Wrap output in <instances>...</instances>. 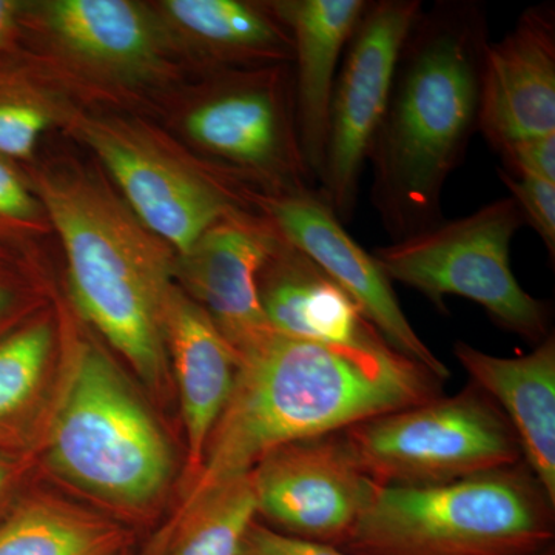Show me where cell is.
<instances>
[{
  "label": "cell",
  "mask_w": 555,
  "mask_h": 555,
  "mask_svg": "<svg viewBox=\"0 0 555 555\" xmlns=\"http://www.w3.org/2000/svg\"><path fill=\"white\" fill-rule=\"evenodd\" d=\"M554 503L525 462L436 486H378L341 550L352 555H535Z\"/></svg>",
  "instance_id": "5b68a950"
},
{
  "label": "cell",
  "mask_w": 555,
  "mask_h": 555,
  "mask_svg": "<svg viewBox=\"0 0 555 555\" xmlns=\"http://www.w3.org/2000/svg\"><path fill=\"white\" fill-rule=\"evenodd\" d=\"M478 131L495 152L555 133L554 3L529 7L505 38L486 46Z\"/></svg>",
  "instance_id": "5bb4252c"
},
{
  "label": "cell",
  "mask_w": 555,
  "mask_h": 555,
  "mask_svg": "<svg viewBox=\"0 0 555 555\" xmlns=\"http://www.w3.org/2000/svg\"><path fill=\"white\" fill-rule=\"evenodd\" d=\"M189 137L215 158L269 181L276 192L317 189L299 147L294 79L275 67L233 79L185 118Z\"/></svg>",
  "instance_id": "30bf717a"
},
{
  "label": "cell",
  "mask_w": 555,
  "mask_h": 555,
  "mask_svg": "<svg viewBox=\"0 0 555 555\" xmlns=\"http://www.w3.org/2000/svg\"><path fill=\"white\" fill-rule=\"evenodd\" d=\"M238 555H352L341 547L308 542L283 534L255 520L248 528Z\"/></svg>",
  "instance_id": "4316f807"
},
{
  "label": "cell",
  "mask_w": 555,
  "mask_h": 555,
  "mask_svg": "<svg viewBox=\"0 0 555 555\" xmlns=\"http://www.w3.org/2000/svg\"><path fill=\"white\" fill-rule=\"evenodd\" d=\"M535 555H554L553 546L546 547V550H543L542 553Z\"/></svg>",
  "instance_id": "1f68e13d"
},
{
  "label": "cell",
  "mask_w": 555,
  "mask_h": 555,
  "mask_svg": "<svg viewBox=\"0 0 555 555\" xmlns=\"http://www.w3.org/2000/svg\"><path fill=\"white\" fill-rule=\"evenodd\" d=\"M367 3L366 0H283L269 7L294 40L299 147L315 188L323 177L328 112L339 61Z\"/></svg>",
  "instance_id": "9a60e30c"
},
{
  "label": "cell",
  "mask_w": 555,
  "mask_h": 555,
  "mask_svg": "<svg viewBox=\"0 0 555 555\" xmlns=\"http://www.w3.org/2000/svg\"><path fill=\"white\" fill-rule=\"evenodd\" d=\"M129 550L126 526L53 494L30 496L0 525V555H122Z\"/></svg>",
  "instance_id": "ffe728a7"
},
{
  "label": "cell",
  "mask_w": 555,
  "mask_h": 555,
  "mask_svg": "<svg viewBox=\"0 0 555 555\" xmlns=\"http://www.w3.org/2000/svg\"><path fill=\"white\" fill-rule=\"evenodd\" d=\"M454 353L474 385L505 412L526 466L555 505L554 334L520 357L489 356L465 341L455 343Z\"/></svg>",
  "instance_id": "e0dca14e"
},
{
  "label": "cell",
  "mask_w": 555,
  "mask_h": 555,
  "mask_svg": "<svg viewBox=\"0 0 555 555\" xmlns=\"http://www.w3.org/2000/svg\"><path fill=\"white\" fill-rule=\"evenodd\" d=\"M46 438L50 469L126 518L149 516L173 476L169 440L100 347H73Z\"/></svg>",
  "instance_id": "277c9868"
},
{
  "label": "cell",
  "mask_w": 555,
  "mask_h": 555,
  "mask_svg": "<svg viewBox=\"0 0 555 555\" xmlns=\"http://www.w3.org/2000/svg\"><path fill=\"white\" fill-rule=\"evenodd\" d=\"M122 555H131L130 550L126 551V553H124Z\"/></svg>",
  "instance_id": "d6a6232c"
},
{
  "label": "cell",
  "mask_w": 555,
  "mask_h": 555,
  "mask_svg": "<svg viewBox=\"0 0 555 555\" xmlns=\"http://www.w3.org/2000/svg\"><path fill=\"white\" fill-rule=\"evenodd\" d=\"M43 22L65 53L107 75L141 76L159 60L156 25L127 0H53Z\"/></svg>",
  "instance_id": "d6986e66"
},
{
  "label": "cell",
  "mask_w": 555,
  "mask_h": 555,
  "mask_svg": "<svg viewBox=\"0 0 555 555\" xmlns=\"http://www.w3.org/2000/svg\"><path fill=\"white\" fill-rule=\"evenodd\" d=\"M238 374L208 438L195 483L170 517L185 513L273 449L426 403L443 396L438 377L382 335L357 345L305 341L272 332L238 353Z\"/></svg>",
  "instance_id": "6da1fadb"
},
{
  "label": "cell",
  "mask_w": 555,
  "mask_h": 555,
  "mask_svg": "<svg viewBox=\"0 0 555 555\" xmlns=\"http://www.w3.org/2000/svg\"><path fill=\"white\" fill-rule=\"evenodd\" d=\"M502 170L513 177L542 179L555 184V133L521 139L500 149Z\"/></svg>",
  "instance_id": "484cf974"
},
{
  "label": "cell",
  "mask_w": 555,
  "mask_h": 555,
  "mask_svg": "<svg viewBox=\"0 0 555 555\" xmlns=\"http://www.w3.org/2000/svg\"><path fill=\"white\" fill-rule=\"evenodd\" d=\"M14 480H16V466H14V463L9 462V460L0 456V503L9 495Z\"/></svg>",
  "instance_id": "f546056e"
},
{
  "label": "cell",
  "mask_w": 555,
  "mask_h": 555,
  "mask_svg": "<svg viewBox=\"0 0 555 555\" xmlns=\"http://www.w3.org/2000/svg\"><path fill=\"white\" fill-rule=\"evenodd\" d=\"M179 30L218 61H294V40L275 14L240 0H167Z\"/></svg>",
  "instance_id": "44dd1931"
},
{
  "label": "cell",
  "mask_w": 555,
  "mask_h": 555,
  "mask_svg": "<svg viewBox=\"0 0 555 555\" xmlns=\"http://www.w3.org/2000/svg\"><path fill=\"white\" fill-rule=\"evenodd\" d=\"M489 42L477 0H440L409 33L367 160L372 204L392 243L444 219V184L478 130Z\"/></svg>",
  "instance_id": "7a4b0ae2"
},
{
  "label": "cell",
  "mask_w": 555,
  "mask_h": 555,
  "mask_svg": "<svg viewBox=\"0 0 555 555\" xmlns=\"http://www.w3.org/2000/svg\"><path fill=\"white\" fill-rule=\"evenodd\" d=\"M50 120V113L33 102H0V155L30 158Z\"/></svg>",
  "instance_id": "d4e9b609"
},
{
  "label": "cell",
  "mask_w": 555,
  "mask_h": 555,
  "mask_svg": "<svg viewBox=\"0 0 555 555\" xmlns=\"http://www.w3.org/2000/svg\"><path fill=\"white\" fill-rule=\"evenodd\" d=\"M76 134L105 164L145 229L185 254L221 219L235 214L224 189L164 155L133 131L76 116Z\"/></svg>",
  "instance_id": "8fae6325"
},
{
  "label": "cell",
  "mask_w": 555,
  "mask_h": 555,
  "mask_svg": "<svg viewBox=\"0 0 555 555\" xmlns=\"http://www.w3.org/2000/svg\"><path fill=\"white\" fill-rule=\"evenodd\" d=\"M270 224L352 298L363 317L393 349L438 377L451 372L409 323L374 255L347 233L318 189L258 196Z\"/></svg>",
  "instance_id": "7c38bea8"
},
{
  "label": "cell",
  "mask_w": 555,
  "mask_h": 555,
  "mask_svg": "<svg viewBox=\"0 0 555 555\" xmlns=\"http://www.w3.org/2000/svg\"><path fill=\"white\" fill-rule=\"evenodd\" d=\"M53 328L35 323L0 341V437L38 422L53 385Z\"/></svg>",
  "instance_id": "603a6c76"
},
{
  "label": "cell",
  "mask_w": 555,
  "mask_h": 555,
  "mask_svg": "<svg viewBox=\"0 0 555 555\" xmlns=\"http://www.w3.org/2000/svg\"><path fill=\"white\" fill-rule=\"evenodd\" d=\"M39 193L64 244L80 312L149 389L166 396L175 259L133 211L87 175L51 171L39 179Z\"/></svg>",
  "instance_id": "3957f363"
},
{
  "label": "cell",
  "mask_w": 555,
  "mask_h": 555,
  "mask_svg": "<svg viewBox=\"0 0 555 555\" xmlns=\"http://www.w3.org/2000/svg\"><path fill=\"white\" fill-rule=\"evenodd\" d=\"M420 0L369 2L347 43L331 112L321 195L339 221H352L372 142L385 116L401 49L420 14Z\"/></svg>",
  "instance_id": "ba28073f"
},
{
  "label": "cell",
  "mask_w": 555,
  "mask_h": 555,
  "mask_svg": "<svg viewBox=\"0 0 555 555\" xmlns=\"http://www.w3.org/2000/svg\"><path fill=\"white\" fill-rule=\"evenodd\" d=\"M20 9V3L13 2V0H0V47L13 31Z\"/></svg>",
  "instance_id": "f1b7e54d"
},
{
  "label": "cell",
  "mask_w": 555,
  "mask_h": 555,
  "mask_svg": "<svg viewBox=\"0 0 555 555\" xmlns=\"http://www.w3.org/2000/svg\"><path fill=\"white\" fill-rule=\"evenodd\" d=\"M276 235L270 222L235 211L175 259V278L236 353L275 332L262 310L258 280Z\"/></svg>",
  "instance_id": "4fadbf2b"
},
{
  "label": "cell",
  "mask_w": 555,
  "mask_h": 555,
  "mask_svg": "<svg viewBox=\"0 0 555 555\" xmlns=\"http://www.w3.org/2000/svg\"><path fill=\"white\" fill-rule=\"evenodd\" d=\"M258 286L278 334L326 345H357L379 335L352 298L280 233Z\"/></svg>",
  "instance_id": "ac0fdd59"
},
{
  "label": "cell",
  "mask_w": 555,
  "mask_h": 555,
  "mask_svg": "<svg viewBox=\"0 0 555 555\" xmlns=\"http://www.w3.org/2000/svg\"><path fill=\"white\" fill-rule=\"evenodd\" d=\"M39 214V203L16 171L0 158V219L28 222Z\"/></svg>",
  "instance_id": "83f0119b"
},
{
  "label": "cell",
  "mask_w": 555,
  "mask_h": 555,
  "mask_svg": "<svg viewBox=\"0 0 555 555\" xmlns=\"http://www.w3.org/2000/svg\"><path fill=\"white\" fill-rule=\"evenodd\" d=\"M258 502L250 473L219 486L179 516L169 517L144 555H238Z\"/></svg>",
  "instance_id": "7402d4cb"
},
{
  "label": "cell",
  "mask_w": 555,
  "mask_h": 555,
  "mask_svg": "<svg viewBox=\"0 0 555 555\" xmlns=\"http://www.w3.org/2000/svg\"><path fill=\"white\" fill-rule=\"evenodd\" d=\"M378 486H436L524 462L513 425L473 382L452 397L375 416L343 430Z\"/></svg>",
  "instance_id": "52a82bcc"
},
{
  "label": "cell",
  "mask_w": 555,
  "mask_h": 555,
  "mask_svg": "<svg viewBox=\"0 0 555 555\" xmlns=\"http://www.w3.org/2000/svg\"><path fill=\"white\" fill-rule=\"evenodd\" d=\"M524 224L509 196L467 217L443 219L372 255L390 283L415 288L437 309H444L447 297L470 299L496 326L537 346L550 337L553 313L518 284L511 269V243Z\"/></svg>",
  "instance_id": "8992f818"
},
{
  "label": "cell",
  "mask_w": 555,
  "mask_h": 555,
  "mask_svg": "<svg viewBox=\"0 0 555 555\" xmlns=\"http://www.w3.org/2000/svg\"><path fill=\"white\" fill-rule=\"evenodd\" d=\"M503 184L509 189L511 198L520 208L524 221L539 233L550 257H555V184L542 179L513 177L496 170Z\"/></svg>",
  "instance_id": "cb8c5ba5"
},
{
  "label": "cell",
  "mask_w": 555,
  "mask_h": 555,
  "mask_svg": "<svg viewBox=\"0 0 555 555\" xmlns=\"http://www.w3.org/2000/svg\"><path fill=\"white\" fill-rule=\"evenodd\" d=\"M10 305V295L5 288L0 287V313L3 312Z\"/></svg>",
  "instance_id": "4dcf8cb0"
},
{
  "label": "cell",
  "mask_w": 555,
  "mask_h": 555,
  "mask_svg": "<svg viewBox=\"0 0 555 555\" xmlns=\"http://www.w3.org/2000/svg\"><path fill=\"white\" fill-rule=\"evenodd\" d=\"M166 349L188 438L182 496L198 477L208 438L232 396L240 361L206 310L178 287L167 306Z\"/></svg>",
  "instance_id": "2e32d148"
},
{
  "label": "cell",
  "mask_w": 555,
  "mask_h": 555,
  "mask_svg": "<svg viewBox=\"0 0 555 555\" xmlns=\"http://www.w3.org/2000/svg\"><path fill=\"white\" fill-rule=\"evenodd\" d=\"M258 516L295 539L345 546L374 494L343 433L273 449L250 470Z\"/></svg>",
  "instance_id": "9c48e42d"
}]
</instances>
